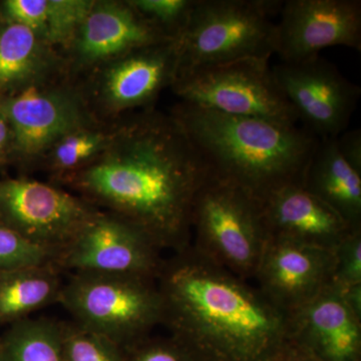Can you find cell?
Segmentation results:
<instances>
[{
	"label": "cell",
	"instance_id": "cell-1",
	"mask_svg": "<svg viewBox=\"0 0 361 361\" xmlns=\"http://www.w3.org/2000/svg\"><path fill=\"white\" fill-rule=\"evenodd\" d=\"M209 173L175 116L149 108L118 120L103 155L61 182L176 253L191 246L192 207Z\"/></svg>",
	"mask_w": 361,
	"mask_h": 361
},
{
	"label": "cell",
	"instance_id": "cell-2",
	"mask_svg": "<svg viewBox=\"0 0 361 361\" xmlns=\"http://www.w3.org/2000/svg\"><path fill=\"white\" fill-rule=\"evenodd\" d=\"M164 261L157 279L163 323L198 361H278L287 314L257 287L191 246Z\"/></svg>",
	"mask_w": 361,
	"mask_h": 361
},
{
	"label": "cell",
	"instance_id": "cell-3",
	"mask_svg": "<svg viewBox=\"0 0 361 361\" xmlns=\"http://www.w3.org/2000/svg\"><path fill=\"white\" fill-rule=\"evenodd\" d=\"M176 120L211 172L262 201L280 188L302 184L319 140L303 128L226 115L180 102Z\"/></svg>",
	"mask_w": 361,
	"mask_h": 361
},
{
	"label": "cell",
	"instance_id": "cell-4",
	"mask_svg": "<svg viewBox=\"0 0 361 361\" xmlns=\"http://www.w3.org/2000/svg\"><path fill=\"white\" fill-rule=\"evenodd\" d=\"M280 0H196L178 42V75L243 59H268L276 51Z\"/></svg>",
	"mask_w": 361,
	"mask_h": 361
},
{
	"label": "cell",
	"instance_id": "cell-5",
	"mask_svg": "<svg viewBox=\"0 0 361 361\" xmlns=\"http://www.w3.org/2000/svg\"><path fill=\"white\" fill-rule=\"evenodd\" d=\"M192 248L245 280L253 279L267 241L260 202L212 172L192 207Z\"/></svg>",
	"mask_w": 361,
	"mask_h": 361
},
{
	"label": "cell",
	"instance_id": "cell-6",
	"mask_svg": "<svg viewBox=\"0 0 361 361\" xmlns=\"http://www.w3.org/2000/svg\"><path fill=\"white\" fill-rule=\"evenodd\" d=\"M75 324L125 349L163 323L157 280L129 275L73 273L59 302Z\"/></svg>",
	"mask_w": 361,
	"mask_h": 361
},
{
	"label": "cell",
	"instance_id": "cell-7",
	"mask_svg": "<svg viewBox=\"0 0 361 361\" xmlns=\"http://www.w3.org/2000/svg\"><path fill=\"white\" fill-rule=\"evenodd\" d=\"M171 87L180 102L218 113L286 125L298 123L268 59H243L203 66L179 75Z\"/></svg>",
	"mask_w": 361,
	"mask_h": 361
},
{
	"label": "cell",
	"instance_id": "cell-8",
	"mask_svg": "<svg viewBox=\"0 0 361 361\" xmlns=\"http://www.w3.org/2000/svg\"><path fill=\"white\" fill-rule=\"evenodd\" d=\"M13 133V166H40L49 149L71 130L101 122L90 111L78 82L63 77L1 97Z\"/></svg>",
	"mask_w": 361,
	"mask_h": 361
},
{
	"label": "cell",
	"instance_id": "cell-9",
	"mask_svg": "<svg viewBox=\"0 0 361 361\" xmlns=\"http://www.w3.org/2000/svg\"><path fill=\"white\" fill-rule=\"evenodd\" d=\"M178 68V42L167 40L114 59L78 82L97 120L115 123L135 110L152 108L174 84Z\"/></svg>",
	"mask_w": 361,
	"mask_h": 361
},
{
	"label": "cell",
	"instance_id": "cell-10",
	"mask_svg": "<svg viewBox=\"0 0 361 361\" xmlns=\"http://www.w3.org/2000/svg\"><path fill=\"white\" fill-rule=\"evenodd\" d=\"M161 249L139 226L97 210L56 255L59 270L158 279Z\"/></svg>",
	"mask_w": 361,
	"mask_h": 361
},
{
	"label": "cell",
	"instance_id": "cell-11",
	"mask_svg": "<svg viewBox=\"0 0 361 361\" xmlns=\"http://www.w3.org/2000/svg\"><path fill=\"white\" fill-rule=\"evenodd\" d=\"M97 210L49 183L27 177L0 179V223L56 255Z\"/></svg>",
	"mask_w": 361,
	"mask_h": 361
},
{
	"label": "cell",
	"instance_id": "cell-12",
	"mask_svg": "<svg viewBox=\"0 0 361 361\" xmlns=\"http://www.w3.org/2000/svg\"><path fill=\"white\" fill-rule=\"evenodd\" d=\"M272 71L304 130L318 140L337 137L348 130L360 87L336 65L319 54L298 63H280Z\"/></svg>",
	"mask_w": 361,
	"mask_h": 361
},
{
	"label": "cell",
	"instance_id": "cell-13",
	"mask_svg": "<svg viewBox=\"0 0 361 361\" xmlns=\"http://www.w3.org/2000/svg\"><path fill=\"white\" fill-rule=\"evenodd\" d=\"M167 40L128 0H94L75 37L61 52L65 77L80 82L114 59Z\"/></svg>",
	"mask_w": 361,
	"mask_h": 361
},
{
	"label": "cell",
	"instance_id": "cell-14",
	"mask_svg": "<svg viewBox=\"0 0 361 361\" xmlns=\"http://www.w3.org/2000/svg\"><path fill=\"white\" fill-rule=\"evenodd\" d=\"M346 47L361 51L360 0H286L276 23L281 63H298L322 49Z\"/></svg>",
	"mask_w": 361,
	"mask_h": 361
},
{
	"label": "cell",
	"instance_id": "cell-15",
	"mask_svg": "<svg viewBox=\"0 0 361 361\" xmlns=\"http://www.w3.org/2000/svg\"><path fill=\"white\" fill-rule=\"evenodd\" d=\"M334 263V251L269 238L254 275V285L288 314L331 283Z\"/></svg>",
	"mask_w": 361,
	"mask_h": 361
},
{
	"label": "cell",
	"instance_id": "cell-16",
	"mask_svg": "<svg viewBox=\"0 0 361 361\" xmlns=\"http://www.w3.org/2000/svg\"><path fill=\"white\" fill-rule=\"evenodd\" d=\"M287 341L319 361H360L361 318L330 283L287 314Z\"/></svg>",
	"mask_w": 361,
	"mask_h": 361
},
{
	"label": "cell",
	"instance_id": "cell-17",
	"mask_svg": "<svg viewBox=\"0 0 361 361\" xmlns=\"http://www.w3.org/2000/svg\"><path fill=\"white\" fill-rule=\"evenodd\" d=\"M260 202L267 239L336 251L355 230L302 184L280 188Z\"/></svg>",
	"mask_w": 361,
	"mask_h": 361
},
{
	"label": "cell",
	"instance_id": "cell-18",
	"mask_svg": "<svg viewBox=\"0 0 361 361\" xmlns=\"http://www.w3.org/2000/svg\"><path fill=\"white\" fill-rule=\"evenodd\" d=\"M63 77L58 51L25 26L0 18V99Z\"/></svg>",
	"mask_w": 361,
	"mask_h": 361
},
{
	"label": "cell",
	"instance_id": "cell-19",
	"mask_svg": "<svg viewBox=\"0 0 361 361\" xmlns=\"http://www.w3.org/2000/svg\"><path fill=\"white\" fill-rule=\"evenodd\" d=\"M303 186L329 204L355 229H361V173L342 157L336 137L319 140Z\"/></svg>",
	"mask_w": 361,
	"mask_h": 361
},
{
	"label": "cell",
	"instance_id": "cell-20",
	"mask_svg": "<svg viewBox=\"0 0 361 361\" xmlns=\"http://www.w3.org/2000/svg\"><path fill=\"white\" fill-rule=\"evenodd\" d=\"M54 263L30 266L0 274V325L30 318L59 302L63 283Z\"/></svg>",
	"mask_w": 361,
	"mask_h": 361
},
{
	"label": "cell",
	"instance_id": "cell-21",
	"mask_svg": "<svg viewBox=\"0 0 361 361\" xmlns=\"http://www.w3.org/2000/svg\"><path fill=\"white\" fill-rule=\"evenodd\" d=\"M116 130L118 121L97 122L71 130L49 149L40 167L63 180L103 155L115 139Z\"/></svg>",
	"mask_w": 361,
	"mask_h": 361
},
{
	"label": "cell",
	"instance_id": "cell-22",
	"mask_svg": "<svg viewBox=\"0 0 361 361\" xmlns=\"http://www.w3.org/2000/svg\"><path fill=\"white\" fill-rule=\"evenodd\" d=\"M61 323L26 318L0 336V361H63Z\"/></svg>",
	"mask_w": 361,
	"mask_h": 361
},
{
	"label": "cell",
	"instance_id": "cell-23",
	"mask_svg": "<svg viewBox=\"0 0 361 361\" xmlns=\"http://www.w3.org/2000/svg\"><path fill=\"white\" fill-rule=\"evenodd\" d=\"M61 346L63 361H125L123 348L75 322L61 323Z\"/></svg>",
	"mask_w": 361,
	"mask_h": 361
},
{
	"label": "cell",
	"instance_id": "cell-24",
	"mask_svg": "<svg viewBox=\"0 0 361 361\" xmlns=\"http://www.w3.org/2000/svg\"><path fill=\"white\" fill-rule=\"evenodd\" d=\"M145 20L170 40L186 30L196 0H128Z\"/></svg>",
	"mask_w": 361,
	"mask_h": 361
},
{
	"label": "cell",
	"instance_id": "cell-25",
	"mask_svg": "<svg viewBox=\"0 0 361 361\" xmlns=\"http://www.w3.org/2000/svg\"><path fill=\"white\" fill-rule=\"evenodd\" d=\"M56 257L54 252L35 245L0 223V274L30 266L54 264Z\"/></svg>",
	"mask_w": 361,
	"mask_h": 361
},
{
	"label": "cell",
	"instance_id": "cell-26",
	"mask_svg": "<svg viewBox=\"0 0 361 361\" xmlns=\"http://www.w3.org/2000/svg\"><path fill=\"white\" fill-rule=\"evenodd\" d=\"M125 350V361H198L193 353L175 337L147 336Z\"/></svg>",
	"mask_w": 361,
	"mask_h": 361
},
{
	"label": "cell",
	"instance_id": "cell-27",
	"mask_svg": "<svg viewBox=\"0 0 361 361\" xmlns=\"http://www.w3.org/2000/svg\"><path fill=\"white\" fill-rule=\"evenodd\" d=\"M331 284L341 289L361 285V230H355L334 251Z\"/></svg>",
	"mask_w": 361,
	"mask_h": 361
},
{
	"label": "cell",
	"instance_id": "cell-28",
	"mask_svg": "<svg viewBox=\"0 0 361 361\" xmlns=\"http://www.w3.org/2000/svg\"><path fill=\"white\" fill-rule=\"evenodd\" d=\"M342 157L361 173V132L360 129L345 130L336 137Z\"/></svg>",
	"mask_w": 361,
	"mask_h": 361
},
{
	"label": "cell",
	"instance_id": "cell-29",
	"mask_svg": "<svg viewBox=\"0 0 361 361\" xmlns=\"http://www.w3.org/2000/svg\"><path fill=\"white\" fill-rule=\"evenodd\" d=\"M13 140L11 125L0 106V171L13 166Z\"/></svg>",
	"mask_w": 361,
	"mask_h": 361
},
{
	"label": "cell",
	"instance_id": "cell-30",
	"mask_svg": "<svg viewBox=\"0 0 361 361\" xmlns=\"http://www.w3.org/2000/svg\"><path fill=\"white\" fill-rule=\"evenodd\" d=\"M278 361H319L287 341Z\"/></svg>",
	"mask_w": 361,
	"mask_h": 361
},
{
	"label": "cell",
	"instance_id": "cell-31",
	"mask_svg": "<svg viewBox=\"0 0 361 361\" xmlns=\"http://www.w3.org/2000/svg\"><path fill=\"white\" fill-rule=\"evenodd\" d=\"M341 290L351 310L358 317L361 318V285H355V286L341 289Z\"/></svg>",
	"mask_w": 361,
	"mask_h": 361
}]
</instances>
